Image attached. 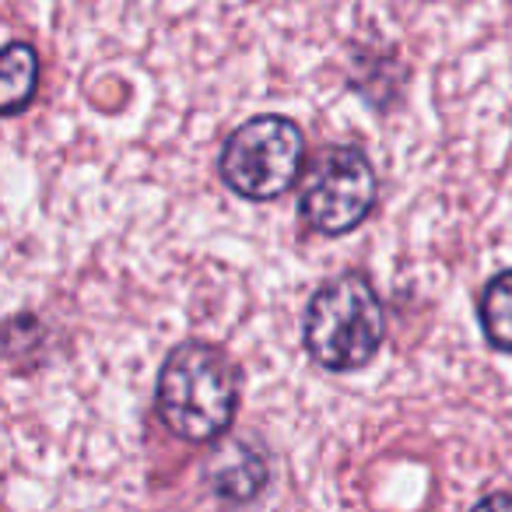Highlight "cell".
Returning a JSON list of instances; mask_svg holds the SVG:
<instances>
[{"label":"cell","instance_id":"cell-6","mask_svg":"<svg viewBox=\"0 0 512 512\" xmlns=\"http://www.w3.org/2000/svg\"><path fill=\"white\" fill-rule=\"evenodd\" d=\"M481 327L498 351H512V271L491 278V285L484 288Z\"/></svg>","mask_w":512,"mask_h":512},{"label":"cell","instance_id":"cell-2","mask_svg":"<svg viewBox=\"0 0 512 512\" xmlns=\"http://www.w3.org/2000/svg\"><path fill=\"white\" fill-rule=\"evenodd\" d=\"M386 334L379 295L362 278L348 274L313 295L306 313V348L323 369L351 372L372 362Z\"/></svg>","mask_w":512,"mask_h":512},{"label":"cell","instance_id":"cell-5","mask_svg":"<svg viewBox=\"0 0 512 512\" xmlns=\"http://www.w3.org/2000/svg\"><path fill=\"white\" fill-rule=\"evenodd\" d=\"M36 81H39L36 50L29 43H11L4 50V67H0V109L8 116H15L18 109L29 106V99L36 95Z\"/></svg>","mask_w":512,"mask_h":512},{"label":"cell","instance_id":"cell-3","mask_svg":"<svg viewBox=\"0 0 512 512\" xmlns=\"http://www.w3.org/2000/svg\"><path fill=\"white\" fill-rule=\"evenodd\" d=\"M306 155L299 123L285 116H256L228 137L221 176L239 197L274 200L295 183Z\"/></svg>","mask_w":512,"mask_h":512},{"label":"cell","instance_id":"cell-4","mask_svg":"<svg viewBox=\"0 0 512 512\" xmlns=\"http://www.w3.org/2000/svg\"><path fill=\"white\" fill-rule=\"evenodd\" d=\"M376 200V172L358 148H330L316 158L299 211L316 232L344 235L369 214Z\"/></svg>","mask_w":512,"mask_h":512},{"label":"cell","instance_id":"cell-8","mask_svg":"<svg viewBox=\"0 0 512 512\" xmlns=\"http://www.w3.org/2000/svg\"><path fill=\"white\" fill-rule=\"evenodd\" d=\"M470 512H512V495H488L484 502H477Z\"/></svg>","mask_w":512,"mask_h":512},{"label":"cell","instance_id":"cell-1","mask_svg":"<svg viewBox=\"0 0 512 512\" xmlns=\"http://www.w3.org/2000/svg\"><path fill=\"white\" fill-rule=\"evenodd\" d=\"M239 372L211 344H179L158 376V414L186 442H207L235 418Z\"/></svg>","mask_w":512,"mask_h":512},{"label":"cell","instance_id":"cell-7","mask_svg":"<svg viewBox=\"0 0 512 512\" xmlns=\"http://www.w3.org/2000/svg\"><path fill=\"white\" fill-rule=\"evenodd\" d=\"M260 484H264V463L256 460L253 453H242L239 463H221L214 470V488H218V495L232 498V502L253 498L260 491Z\"/></svg>","mask_w":512,"mask_h":512}]
</instances>
